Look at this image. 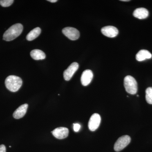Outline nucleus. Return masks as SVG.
I'll use <instances>...</instances> for the list:
<instances>
[{"mask_svg": "<svg viewBox=\"0 0 152 152\" xmlns=\"http://www.w3.org/2000/svg\"><path fill=\"white\" fill-rule=\"evenodd\" d=\"M13 0H1L0 5L3 7H8L13 3Z\"/></svg>", "mask_w": 152, "mask_h": 152, "instance_id": "f3484780", "label": "nucleus"}, {"mask_svg": "<svg viewBox=\"0 0 152 152\" xmlns=\"http://www.w3.org/2000/svg\"><path fill=\"white\" fill-rule=\"evenodd\" d=\"M152 55L151 53L147 50H142L137 53L136 58L139 61H142L147 59H150L152 58Z\"/></svg>", "mask_w": 152, "mask_h": 152, "instance_id": "ddd939ff", "label": "nucleus"}, {"mask_svg": "<svg viewBox=\"0 0 152 152\" xmlns=\"http://www.w3.org/2000/svg\"><path fill=\"white\" fill-rule=\"evenodd\" d=\"M31 57L33 59L35 60L45 59L46 58V55L44 52L40 50H33L30 53Z\"/></svg>", "mask_w": 152, "mask_h": 152, "instance_id": "4468645a", "label": "nucleus"}, {"mask_svg": "<svg viewBox=\"0 0 152 152\" xmlns=\"http://www.w3.org/2000/svg\"><path fill=\"white\" fill-rule=\"evenodd\" d=\"M74 130L75 132H78L80 129L81 126L78 124H74Z\"/></svg>", "mask_w": 152, "mask_h": 152, "instance_id": "a211bd4d", "label": "nucleus"}, {"mask_svg": "<svg viewBox=\"0 0 152 152\" xmlns=\"http://www.w3.org/2000/svg\"><path fill=\"white\" fill-rule=\"evenodd\" d=\"M122 1H129V0H121Z\"/></svg>", "mask_w": 152, "mask_h": 152, "instance_id": "412c9836", "label": "nucleus"}, {"mask_svg": "<svg viewBox=\"0 0 152 152\" xmlns=\"http://www.w3.org/2000/svg\"><path fill=\"white\" fill-rule=\"evenodd\" d=\"M48 1L49 2H50L51 3H55L57 1H58L57 0H48Z\"/></svg>", "mask_w": 152, "mask_h": 152, "instance_id": "aec40b11", "label": "nucleus"}, {"mask_svg": "<svg viewBox=\"0 0 152 152\" xmlns=\"http://www.w3.org/2000/svg\"><path fill=\"white\" fill-rule=\"evenodd\" d=\"M101 121V117L99 114H93L90 118L88 124L90 130L92 132L96 131L100 124Z\"/></svg>", "mask_w": 152, "mask_h": 152, "instance_id": "423d86ee", "label": "nucleus"}, {"mask_svg": "<svg viewBox=\"0 0 152 152\" xmlns=\"http://www.w3.org/2000/svg\"><path fill=\"white\" fill-rule=\"evenodd\" d=\"M5 84L6 88L11 92L18 91L22 86L23 81L21 78L15 75L9 76L6 78Z\"/></svg>", "mask_w": 152, "mask_h": 152, "instance_id": "f03ea898", "label": "nucleus"}, {"mask_svg": "<svg viewBox=\"0 0 152 152\" xmlns=\"http://www.w3.org/2000/svg\"><path fill=\"white\" fill-rule=\"evenodd\" d=\"M124 86L127 92L131 94H135L137 92V83L135 79L132 76L128 75L125 77Z\"/></svg>", "mask_w": 152, "mask_h": 152, "instance_id": "7ed1b4c3", "label": "nucleus"}, {"mask_svg": "<svg viewBox=\"0 0 152 152\" xmlns=\"http://www.w3.org/2000/svg\"><path fill=\"white\" fill-rule=\"evenodd\" d=\"M131 141L130 136L124 135L118 138L114 145V149L115 151L119 152L125 148Z\"/></svg>", "mask_w": 152, "mask_h": 152, "instance_id": "20e7f679", "label": "nucleus"}, {"mask_svg": "<svg viewBox=\"0 0 152 152\" xmlns=\"http://www.w3.org/2000/svg\"><path fill=\"white\" fill-rule=\"evenodd\" d=\"M133 15L139 19H145L148 16L149 12L146 9L139 8L134 11Z\"/></svg>", "mask_w": 152, "mask_h": 152, "instance_id": "f8f14e48", "label": "nucleus"}, {"mask_svg": "<svg viewBox=\"0 0 152 152\" xmlns=\"http://www.w3.org/2000/svg\"><path fill=\"white\" fill-rule=\"evenodd\" d=\"M145 99L148 103L152 104V87H149L145 91Z\"/></svg>", "mask_w": 152, "mask_h": 152, "instance_id": "dca6fc26", "label": "nucleus"}, {"mask_svg": "<svg viewBox=\"0 0 152 152\" xmlns=\"http://www.w3.org/2000/svg\"><path fill=\"white\" fill-rule=\"evenodd\" d=\"M51 133L56 138L61 140L68 137L69 131L67 128L61 127L55 129Z\"/></svg>", "mask_w": 152, "mask_h": 152, "instance_id": "6e6552de", "label": "nucleus"}, {"mask_svg": "<svg viewBox=\"0 0 152 152\" xmlns=\"http://www.w3.org/2000/svg\"><path fill=\"white\" fill-rule=\"evenodd\" d=\"M0 152H6V148L4 145H0Z\"/></svg>", "mask_w": 152, "mask_h": 152, "instance_id": "6ab92c4d", "label": "nucleus"}, {"mask_svg": "<svg viewBox=\"0 0 152 152\" xmlns=\"http://www.w3.org/2000/svg\"><path fill=\"white\" fill-rule=\"evenodd\" d=\"M79 68V64L77 63L74 62L69 66V67L64 72V77L66 81L71 80L74 74L77 70Z\"/></svg>", "mask_w": 152, "mask_h": 152, "instance_id": "0eeeda50", "label": "nucleus"}, {"mask_svg": "<svg viewBox=\"0 0 152 152\" xmlns=\"http://www.w3.org/2000/svg\"><path fill=\"white\" fill-rule=\"evenodd\" d=\"M41 32L40 28L37 27L31 31L26 36V39L28 41H32L38 37Z\"/></svg>", "mask_w": 152, "mask_h": 152, "instance_id": "2eb2a0df", "label": "nucleus"}, {"mask_svg": "<svg viewBox=\"0 0 152 152\" xmlns=\"http://www.w3.org/2000/svg\"><path fill=\"white\" fill-rule=\"evenodd\" d=\"M28 107L27 104H24L20 106L14 112L13 115L14 118L16 119H19L24 116L27 110Z\"/></svg>", "mask_w": 152, "mask_h": 152, "instance_id": "9b49d317", "label": "nucleus"}, {"mask_svg": "<svg viewBox=\"0 0 152 152\" xmlns=\"http://www.w3.org/2000/svg\"><path fill=\"white\" fill-rule=\"evenodd\" d=\"M101 31L103 34L110 38H114L118 34V30L113 26H107L102 28Z\"/></svg>", "mask_w": 152, "mask_h": 152, "instance_id": "1a4fd4ad", "label": "nucleus"}, {"mask_svg": "<svg viewBox=\"0 0 152 152\" xmlns=\"http://www.w3.org/2000/svg\"><path fill=\"white\" fill-rule=\"evenodd\" d=\"M63 34L71 40H76L80 37L78 30L72 27L64 28L62 30Z\"/></svg>", "mask_w": 152, "mask_h": 152, "instance_id": "39448f33", "label": "nucleus"}, {"mask_svg": "<svg viewBox=\"0 0 152 152\" xmlns=\"http://www.w3.org/2000/svg\"><path fill=\"white\" fill-rule=\"evenodd\" d=\"M23 31V26L21 24H15L6 31L3 35V39L6 41L13 40L19 37Z\"/></svg>", "mask_w": 152, "mask_h": 152, "instance_id": "f257e3e1", "label": "nucleus"}, {"mask_svg": "<svg viewBox=\"0 0 152 152\" xmlns=\"http://www.w3.org/2000/svg\"><path fill=\"white\" fill-rule=\"evenodd\" d=\"M93 75L92 71L87 69L84 71L81 77V82L82 84L84 86H88L92 80Z\"/></svg>", "mask_w": 152, "mask_h": 152, "instance_id": "9d476101", "label": "nucleus"}, {"mask_svg": "<svg viewBox=\"0 0 152 152\" xmlns=\"http://www.w3.org/2000/svg\"><path fill=\"white\" fill-rule=\"evenodd\" d=\"M137 96H138V97L139 96V95H137Z\"/></svg>", "mask_w": 152, "mask_h": 152, "instance_id": "4be33fe9", "label": "nucleus"}]
</instances>
